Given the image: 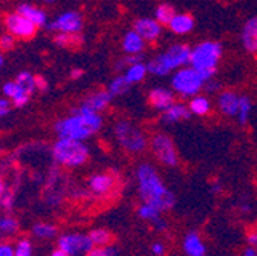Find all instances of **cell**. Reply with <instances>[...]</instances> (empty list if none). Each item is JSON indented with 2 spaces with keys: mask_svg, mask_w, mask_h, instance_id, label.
Masks as SVG:
<instances>
[{
  "mask_svg": "<svg viewBox=\"0 0 257 256\" xmlns=\"http://www.w3.org/2000/svg\"><path fill=\"white\" fill-rule=\"evenodd\" d=\"M138 216L143 219V221H146V222H150L152 226L153 224L163 216V212H161L158 207H155V206H152V204H149V203H143L140 207H138Z\"/></svg>",
  "mask_w": 257,
  "mask_h": 256,
  "instance_id": "obj_26",
  "label": "cell"
},
{
  "mask_svg": "<svg viewBox=\"0 0 257 256\" xmlns=\"http://www.w3.org/2000/svg\"><path fill=\"white\" fill-rule=\"evenodd\" d=\"M242 46L248 54H257V16L248 19L240 33Z\"/></svg>",
  "mask_w": 257,
  "mask_h": 256,
  "instance_id": "obj_15",
  "label": "cell"
},
{
  "mask_svg": "<svg viewBox=\"0 0 257 256\" xmlns=\"http://www.w3.org/2000/svg\"><path fill=\"white\" fill-rule=\"evenodd\" d=\"M115 138L119 146L128 153H143L149 147V140L146 134L127 120H119L113 127Z\"/></svg>",
  "mask_w": 257,
  "mask_h": 256,
  "instance_id": "obj_7",
  "label": "cell"
},
{
  "mask_svg": "<svg viewBox=\"0 0 257 256\" xmlns=\"http://www.w3.org/2000/svg\"><path fill=\"white\" fill-rule=\"evenodd\" d=\"M134 29L146 40V43H155L163 34V25L155 17H141L134 22Z\"/></svg>",
  "mask_w": 257,
  "mask_h": 256,
  "instance_id": "obj_12",
  "label": "cell"
},
{
  "mask_svg": "<svg viewBox=\"0 0 257 256\" xmlns=\"http://www.w3.org/2000/svg\"><path fill=\"white\" fill-rule=\"evenodd\" d=\"M182 251L187 256H205L207 247L198 232H188L182 239Z\"/></svg>",
  "mask_w": 257,
  "mask_h": 256,
  "instance_id": "obj_19",
  "label": "cell"
},
{
  "mask_svg": "<svg viewBox=\"0 0 257 256\" xmlns=\"http://www.w3.org/2000/svg\"><path fill=\"white\" fill-rule=\"evenodd\" d=\"M167 26L173 34L185 36V34L191 33L193 28H195V19L187 13H176Z\"/></svg>",
  "mask_w": 257,
  "mask_h": 256,
  "instance_id": "obj_21",
  "label": "cell"
},
{
  "mask_svg": "<svg viewBox=\"0 0 257 256\" xmlns=\"http://www.w3.org/2000/svg\"><path fill=\"white\" fill-rule=\"evenodd\" d=\"M149 146H150L153 156L163 166L176 167L179 164V153H178L176 144L167 134H163V132L155 134L152 140L149 141Z\"/></svg>",
  "mask_w": 257,
  "mask_h": 256,
  "instance_id": "obj_8",
  "label": "cell"
},
{
  "mask_svg": "<svg viewBox=\"0 0 257 256\" xmlns=\"http://www.w3.org/2000/svg\"><path fill=\"white\" fill-rule=\"evenodd\" d=\"M239 102H240V95L233 92V91H222L217 95V109L222 115L225 117H236L237 109H239Z\"/></svg>",
  "mask_w": 257,
  "mask_h": 256,
  "instance_id": "obj_14",
  "label": "cell"
},
{
  "mask_svg": "<svg viewBox=\"0 0 257 256\" xmlns=\"http://www.w3.org/2000/svg\"><path fill=\"white\" fill-rule=\"evenodd\" d=\"M58 247L68 253V256L89 254L93 248L89 235L84 233H64L58 238Z\"/></svg>",
  "mask_w": 257,
  "mask_h": 256,
  "instance_id": "obj_9",
  "label": "cell"
},
{
  "mask_svg": "<svg viewBox=\"0 0 257 256\" xmlns=\"http://www.w3.org/2000/svg\"><path fill=\"white\" fill-rule=\"evenodd\" d=\"M246 242L249 245H252L254 248H257V229L255 230H251L248 235H246Z\"/></svg>",
  "mask_w": 257,
  "mask_h": 256,
  "instance_id": "obj_44",
  "label": "cell"
},
{
  "mask_svg": "<svg viewBox=\"0 0 257 256\" xmlns=\"http://www.w3.org/2000/svg\"><path fill=\"white\" fill-rule=\"evenodd\" d=\"M54 42L58 46H63V48H74V46H78L81 43V36H80V33H75V34H71V33H57Z\"/></svg>",
  "mask_w": 257,
  "mask_h": 256,
  "instance_id": "obj_29",
  "label": "cell"
},
{
  "mask_svg": "<svg viewBox=\"0 0 257 256\" xmlns=\"http://www.w3.org/2000/svg\"><path fill=\"white\" fill-rule=\"evenodd\" d=\"M147 99H149L150 106L155 111L163 112V111H166L169 106H172L176 102V94H175L173 89H167V88L159 86V88H153L149 92Z\"/></svg>",
  "mask_w": 257,
  "mask_h": 256,
  "instance_id": "obj_13",
  "label": "cell"
},
{
  "mask_svg": "<svg viewBox=\"0 0 257 256\" xmlns=\"http://www.w3.org/2000/svg\"><path fill=\"white\" fill-rule=\"evenodd\" d=\"M191 48L185 43H175L169 46L164 52H161L147 63V71L156 77H167L173 71L190 65Z\"/></svg>",
  "mask_w": 257,
  "mask_h": 256,
  "instance_id": "obj_3",
  "label": "cell"
},
{
  "mask_svg": "<svg viewBox=\"0 0 257 256\" xmlns=\"http://www.w3.org/2000/svg\"><path fill=\"white\" fill-rule=\"evenodd\" d=\"M112 99H113V95L109 91H96V92H92L87 95V97L83 100L81 106L89 111L101 114L103 111H106L109 108Z\"/></svg>",
  "mask_w": 257,
  "mask_h": 256,
  "instance_id": "obj_16",
  "label": "cell"
},
{
  "mask_svg": "<svg viewBox=\"0 0 257 256\" xmlns=\"http://www.w3.org/2000/svg\"><path fill=\"white\" fill-rule=\"evenodd\" d=\"M14 247L11 244H0V256H13Z\"/></svg>",
  "mask_w": 257,
  "mask_h": 256,
  "instance_id": "obj_43",
  "label": "cell"
},
{
  "mask_svg": "<svg viewBox=\"0 0 257 256\" xmlns=\"http://www.w3.org/2000/svg\"><path fill=\"white\" fill-rule=\"evenodd\" d=\"M170 84L176 95L182 99H191L196 94H201V91H204L205 78L196 68L187 65L173 71Z\"/></svg>",
  "mask_w": 257,
  "mask_h": 256,
  "instance_id": "obj_6",
  "label": "cell"
},
{
  "mask_svg": "<svg viewBox=\"0 0 257 256\" xmlns=\"http://www.w3.org/2000/svg\"><path fill=\"white\" fill-rule=\"evenodd\" d=\"M5 26L8 29V33L13 34L16 39H31L34 37L37 33V26L32 23L29 19L22 16L20 13H13L8 14L5 19Z\"/></svg>",
  "mask_w": 257,
  "mask_h": 256,
  "instance_id": "obj_10",
  "label": "cell"
},
{
  "mask_svg": "<svg viewBox=\"0 0 257 256\" xmlns=\"http://www.w3.org/2000/svg\"><path fill=\"white\" fill-rule=\"evenodd\" d=\"M51 254H52V256H68V253L64 251L63 248H60V247H58L57 250H52V251H51Z\"/></svg>",
  "mask_w": 257,
  "mask_h": 256,
  "instance_id": "obj_48",
  "label": "cell"
},
{
  "mask_svg": "<svg viewBox=\"0 0 257 256\" xmlns=\"http://www.w3.org/2000/svg\"><path fill=\"white\" fill-rule=\"evenodd\" d=\"M2 91H4L5 97L10 99L13 102V105L17 106V108L25 106L29 102V97H31V94L26 89H23L17 81H8V83H5L4 88H2Z\"/></svg>",
  "mask_w": 257,
  "mask_h": 256,
  "instance_id": "obj_20",
  "label": "cell"
},
{
  "mask_svg": "<svg viewBox=\"0 0 257 256\" xmlns=\"http://www.w3.org/2000/svg\"><path fill=\"white\" fill-rule=\"evenodd\" d=\"M16 45V37L13 34H4L0 37V51L2 52H7V51H11Z\"/></svg>",
  "mask_w": 257,
  "mask_h": 256,
  "instance_id": "obj_37",
  "label": "cell"
},
{
  "mask_svg": "<svg viewBox=\"0 0 257 256\" xmlns=\"http://www.w3.org/2000/svg\"><path fill=\"white\" fill-rule=\"evenodd\" d=\"M36 86H37V91H46L48 89V81L43 77L36 75Z\"/></svg>",
  "mask_w": 257,
  "mask_h": 256,
  "instance_id": "obj_45",
  "label": "cell"
},
{
  "mask_svg": "<svg viewBox=\"0 0 257 256\" xmlns=\"http://www.w3.org/2000/svg\"><path fill=\"white\" fill-rule=\"evenodd\" d=\"M118 253L119 251L116 250V247L109 244V245H104V247H93L89 254L90 256H115Z\"/></svg>",
  "mask_w": 257,
  "mask_h": 256,
  "instance_id": "obj_36",
  "label": "cell"
},
{
  "mask_svg": "<svg viewBox=\"0 0 257 256\" xmlns=\"http://www.w3.org/2000/svg\"><path fill=\"white\" fill-rule=\"evenodd\" d=\"M48 29L55 33H81L83 29V17L77 11H68L60 14L54 22L48 25Z\"/></svg>",
  "mask_w": 257,
  "mask_h": 256,
  "instance_id": "obj_11",
  "label": "cell"
},
{
  "mask_svg": "<svg viewBox=\"0 0 257 256\" xmlns=\"http://www.w3.org/2000/svg\"><path fill=\"white\" fill-rule=\"evenodd\" d=\"M83 74H84V71H83V69L75 68V69H72V71H71V78L78 80V78H81V77H83Z\"/></svg>",
  "mask_w": 257,
  "mask_h": 256,
  "instance_id": "obj_47",
  "label": "cell"
},
{
  "mask_svg": "<svg viewBox=\"0 0 257 256\" xmlns=\"http://www.w3.org/2000/svg\"><path fill=\"white\" fill-rule=\"evenodd\" d=\"M138 194L143 203H149L158 207L161 212H169L176 204V197L166 186L163 178L159 177L155 166L150 163H143L137 169Z\"/></svg>",
  "mask_w": 257,
  "mask_h": 256,
  "instance_id": "obj_1",
  "label": "cell"
},
{
  "mask_svg": "<svg viewBox=\"0 0 257 256\" xmlns=\"http://www.w3.org/2000/svg\"><path fill=\"white\" fill-rule=\"evenodd\" d=\"M220 89V83L213 77V78H210V80H207L205 81V84H204V91L205 92H210V94H214V92H217Z\"/></svg>",
  "mask_w": 257,
  "mask_h": 256,
  "instance_id": "obj_39",
  "label": "cell"
},
{
  "mask_svg": "<svg viewBox=\"0 0 257 256\" xmlns=\"http://www.w3.org/2000/svg\"><path fill=\"white\" fill-rule=\"evenodd\" d=\"M52 156L55 163L64 167H80L89 159V147L81 140L58 138L52 146Z\"/></svg>",
  "mask_w": 257,
  "mask_h": 256,
  "instance_id": "obj_5",
  "label": "cell"
},
{
  "mask_svg": "<svg viewBox=\"0 0 257 256\" xmlns=\"http://www.w3.org/2000/svg\"><path fill=\"white\" fill-rule=\"evenodd\" d=\"M4 61H5V60H4V55H2V52H0V68L4 66Z\"/></svg>",
  "mask_w": 257,
  "mask_h": 256,
  "instance_id": "obj_52",
  "label": "cell"
},
{
  "mask_svg": "<svg viewBox=\"0 0 257 256\" xmlns=\"http://www.w3.org/2000/svg\"><path fill=\"white\" fill-rule=\"evenodd\" d=\"M131 83H128V80L124 77V74H121V75H118V77H115L110 83H109V88H107V91L113 95V97H118V95H122V94H125L128 89H131Z\"/></svg>",
  "mask_w": 257,
  "mask_h": 256,
  "instance_id": "obj_31",
  "label": "cell"
},
{
  "mask_svg": "<svg viewBox=\"0 0 257 256\" xmlns=\"http://www.w3.org/2000/svg\"><path fill=\"white\" fill-rule=\"evenodd\" d=\"M240 210H242V213H249L251 212V206L249 204H243V206H240Z\"/></svg>",
  "mask_w": 257,
  "mask_h": 256,
  "instance_id": "obj_50",
  "label": "cell"
},
{
  "mask_svg": "<svg viewBox=\"0 0 257 256\" xmlns=\"http://www.w3.org/2000/svg\"><path fill=\"white\" fill-rule=\"evenodd\" d=\"M188 108L191 115H198V117H204L208 115L211 111V102L207 95L202 94H196L195 97H191L188 102Z\"/></svg>",
  "mask_w": 257,
  "mask_h": 256,
  "instance_id": "obj_24",
  "label": "cell"
},
{
  "mask_svg": "<svg viewBox=\"0 0 257 256\" xmlns=\"http://www.w3.org/2000/svg\"><path fill=\"white\" fill-rule=\"evenodd\" d=\"M17 13H20L22 16H25L26 19H29L32 23H34L37 28L40 26H46L48 25V16L43 10L34 7V5H31V4H23L19 7Z\"/></svg>",
  "mask_w": 257,
  "mask_h": 256,
  "instance_id": "obj_23",
  "label": "cell"
},
{
  "mask_svg": "<svg viewBox=\"0 0 257 256\" xmlns=\"http://www.w3.org/2000/svg\"><path fill=\"white\" fill-rule=\"evenodd\" d=\"M121 46L125 54H143V51L146 48V40L137 33L135 29H132V31H127L124 34Z\"/></svg>",
  "mask_w": 257,
  "mask_h": 256,
  "instance_id": "obj_22",
  "label": "cell"
},
{
  "mask_svg": "<svg viewBox=\"0 0 257 256\" xmlns=\"http://www.w3.org/2000/svg\"><path fill=\"white\" fill-rule=\"evenodd\" d=\"M89 190L95 195H106L113 189L115 178L110 174H93L87 181Z\"/></svg>",
  "mask_w": 257,
  "mask_h": 256,
  "instance_id": "obj_18",
  "label": "cell"
},
{
  "mask_svg": "<svg viewBox=\"0 0 257 256\" xmlns=\"http://www.w3.org/2000/svg\"><path fill=\"white\" fill-rule=\"evenodd\" d=\"M222 45L214 40H205L191 48L190 54V65L196 68L202 77L207 80L213 78L217 71V65L222 58Z\"/></svg>",
  "mask_w": 257,
  "mask_h": 256,
  "instance_id": "obj_4",
  "label": "cell"
},
{
  "mask_svg": "<svg viewBox=\"0 0 257 256\" xmlns=\"http://www.w3.org/2000/svg\"><path fill=\"white\" fill-rule=\"evenodd\" d=\"M5 190H7V187H5V183H4L2 177H0V197H2V195L5 194Z\"/></svg>",
  "mask_w": 257,
  "mask_h": 256,
  "instance_id": "obj_49",
  "label": "cell"
},
{
  "mask_svg": "<svg viewBox=\"0 0 257 256\" xmlns=\"http://www.w3.org/2000/svg\"><path fill=\"white\" fill-rule=\"evenodd\" d=\"M147 74H149L147 63H144V61H138V63H134V65H128L124 71V77L128 80L131 84L141 83Z\"/></svg>",
  "mask_w": 257,
  "mask_h": 256,
  "instance_id": "obj_25",
  "label": "cell"
},
{
  "mask_svg": "<svg viewBox=\"0 0 257 256\" xmlns=\"http://www.w3.org/2000/svg\"><path fill=\"white\" fill-rule=\"evenodd\" d=\"M153 227L158 230V232H161V233H163V232H166L167 229H169V224H167V221L163 218V216H161L155 224H153Z\"/></svg>",
  "mask_w": 257,
  "mask_h": 256,
  "instance_id": "obj_42",
  "label": "cell"
},
{
  "mask_svg": "<svg viewBox=\"0 0 257 256\" xmlns=\"http://www.w3.org/2000/svg\"><path fill=\"white\" fill-rule=\"evenodd\" d=\"M220 189H222V187H220L217 183H216V184H213V194H217V192H220Z\"/></svg>",
  "mask_w": 257,
  "mask_h": 256,
  "instance_id": "obj_51",
  "label": "cell"
},
{
  "mask_svg": "<svg viewBox=\"0 0 257 256\" xmlns=\"http://www.w3.org/2000/svg\"><path fill=\"white\" fill-rule=\"evenodd\" d=\"M191 117L190 108L185 103L181 102H175L172 106H169L166 111L161 112V120L167 124H175V123H181L185 121Z\"/></svg>",
  "mask_w": 257,
  "mask_h": 256,
  "instance_id": "obj_17",
  "label": "cell"
},
{
  "mask_svg": "<svg viewBox=\"0 0 257 256\" xmlns=\"http://www.w3.org/2000/svg\"><path fill=\"white\" fill-rule=\"evenodd\" d=\"M11 111V100L10 99H0V117L8 115Z\"/></svg>",
  "mask_w": 257,
  "mask_h": 256,
  "instance_id": "obj_41",
  "label": "cell"
},
{
  "mask_svg": "<svg viewBox=\"0 0 257 256\" xmlns=\"http://www.w3.org/2000/svg\"><path fill=\"white\" fill-rule=\"evenodd\" d=\"M176 14L175 8L169 4H161L159 7H156L155 10V19L163 25V26H167L170 23V20L173 19V16Z\"/></svg>",
  "mask_w": 257,
  "mask_h": 256,
  "instance_id": "obj_30",
  "label": "cell"
},
{
  "mask_svg": "<svg viewBox=\"0 0 257 256\" xmlns=\"http://www.w3.org/2000/svg\"><path fill=\"white\" fill-rule=\"evenodd\" d=\"M16 81L23 88V89H26L29 94H32V92H36L37 91V86H36V75H32L31 72H20L19 75H17V78H16Z\"/></svg>",
  "mask_w": 257,
  "mask_h": 256,
  "instance_id": "obj_33",
  "label": "cell"
},
{
  "mask_svg": "<svg viewBox=\"0 0 257 256\" xmlns=\"http://www.w3.org/2000/svg\"><path fill=\"white\" fill-rule=\"evenodd\" d=\"M14 254L16 256H31L32 254V244L29 239H20L14 245Z\"/></svg>",
  "mask_w": 257,
  "mask_h": 256,
  "instance_id": "obj_35",
  "label": "cell"
},
{
  "mask_svg": "<svg viewBox=\"0 0 257 256\" xmlns=\"http://www.w3.org/2000/svg\"><path fill=\"white\" fill-rule=\"evenodd\" d=\"M103 127V117L100 112L89 111L83 106L74 109L69 117L55 123V132L58 138H74L86 141L100 132Z\"/></svg>",
  "mask_w": 257,
  "mask_h": 256,
  "instance_id": "obj_2",
  "label": "cell"
},
{
  "mask_svg": "<svg viewBox=\"0 0 257 256\" xmlns=\"http://www.w3.org/2000/svg\"><path fill=\"white\" fill-rule=\"evenodd\" d=\"M251 112H252V102L248 95H240V102H239V109H237V121L245 126L248 121H249V117H251Z\"/></svg>",
  "mask_w": 257,
  "mask_h": 256,
  "instance_id": "obj_27",
  "label": "cell"
},
{
  "mask_svg": "<svg viewBox=\"0 0 257 256\" xmlns=\"http://www.w3.org/2000/svg\"><path fill=\"white\" fill-rule=\"evenodd\" d=\"M89 236H90L93 247H104V245H109L112 241V235L106 229H95L89 233Z\"/></svg>",
  "mask_w": 257,
  "mask_h": 256,
  "instance_id": "obj_32",
  "label": "cell"
},
{
  "mask_svg": "<svg viewBox=\"0 0 257 256\" xmlns=\"http://www.w3.org/2000/svg\"><path fill=\"white\" fill-rule=\"evenodd\" d=\"M32 235L39 239H52L57 235V227L54 224H48V222H39L32 227Z\"/></svg>",
  "mask_w": 257,
  "mask_h": 256,
  "instance_id": "obj_28",
  "label": "cell"
},
{
  "mask_svg": "<svg viewBox=\"0 0 257 256\" xmlns=\"http://www.w3.org/2000/svg\"><path fill=\"white\" fill-rule=\"evenodd\" d=\"M0 206H2L5 210H11L13 206H14V197H13V194H10V192L5 190V194L0 197Z\"/></svg>",
  "mask_w": 257,
  "mask_h": 256,
  "instance_id": "obj_38",
  "label": "cell"
},
{
  "mask_svg": "<svg viewBox=\"0 0 257 256\" xmlns=\"http://www.w3.org/2000/svg\"><path fill=\"white\" fill-rule=\"evenodd\" d=\"M150 251H152V254H155V256H163V254L166 253V245H164L163 242H161V241L153 242L152 247H150Z\"/></svg>",
  "mask_w": 257,
  "mask_h": 256,
  "instance_id": "obj_40",
  "label": "cell"
},
{
  "mask_svg": "<svg viewBox=\"0 0 257 256\" xmlns=\"http://www.w3.org/2000/svg\"><path fill=\"white\" fill-rule=\"evenodd\" d=\"M43 2H46V4H52V2H55V0H43Z\"/></svg>",
  "mask_w": 257,
  "mask_h": 256,
  "instance_id": "obj_53",
  "label": "cell"
},
{
  "mask_svg": "<svg viewBox=\"0 0 257 256\" xmlns=\"http://www.w3.org/2000/svg\"><path fill=\"white\" fill-rule=\"evenodd\" d=\"M19 229V224L13 216H2L0 218V232L5 235H13Z\"/></svg>",
  "mask_w": 257,
  "mask_h": 256,
  "instance_id": "obj_34",
  "label": "cell"
},
{
  "mask_svg": "<svg viewBox=\"0 0 257 256\" xmlns=\"http://www.w3.org/2000/svg\"><path fill=\"white\" fill-rule=\"evenodd\" d=\"M242 254L243 256H257V248H254L252 245H246L243 250H242Z\"/></svg>",
  "mask_w": 257,
  "mask_h": 256,
  "instance_id": "obj_46",
  "label": "cell"
}]
</instances>
